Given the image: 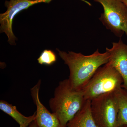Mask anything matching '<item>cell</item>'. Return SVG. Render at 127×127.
<instances>
[{
  "label": "cell",
  "mask_w": 127,
  "mask_h": 127,
  "mask_svg": "<svg viewBox=\"0 0 127 127\" xmlns=\"http://www.w3.org/2000/svg\"><path fill=\"white\" fill-rule=\"evenodd\" d=\"M102 5L103 13L99 20L118 37L127 36V7L121 0H94Z\"/></svg>",
  "instance_id": "277c9868"
},
{
  "label": "cell",
  "mask_w": 127,
  "mask_h": 127,
  "mask_svg": "<svg viewBox=\"0 0 127 127\" xmlns=\"http://www.w3.org/2000/svg\"><path fill=\"white\" fill-rule=\"evenodd\" d=\"M36 118V116L33 117V118H32V119H30L29 121H28V122H27L25 124H23V125H20V127H28V126H29V125H30V124L32 122H33V121L35 120Z\"/></svg>",
  "instance_id": "4fadbf2b"
},
{
  "label": "cell",
  "mask_w": 127,
  "mask_h": 127,
  "mask_svg": "<svg viewBox=\"0 0 127 127\" xmlns=\"http://www.w3.org/2000/svg\"><path fill=\"white\" fill-rule=\"evenodd\" d=\"M121 0L127 6V0Z\"/></svg>",
  "instance_id": "9a60e30c"
},
{
  "label": "cell",
  "mask_w": 127,
  "mask_h": 127,
  "mask_svg": "<svg viewBox=\"0 0 127 127\" xmlns=\"http://www.w3.org/2000/svg\"><path fill=\"white\" fill-rule=\"evenodd\" d=\"M116 94L119 107L118 127L127 125V91L121 88L116 91Z\"/></svg>",
  "instance_id": "30bf717a"
},
{
  "label": "cell",
  "mask_w": 127,
  "mask_h": 127,
  "mask_svg": "<svg viewBox=\"0 0 127 127\" xmlns=\"http://www.w3.org/2000/svg\"><path fill=\"white\" fill-rule=\"evenodd\" d=\"M109 53V62L119 73L123 80L122 88L127 91V44L121 39L112 43L111 48H106Z\"/></svg>",
  "instance_id": "ba28073f"
},
{
  "label": "cell",
  "mask_w": 127,
  "mask_h": 127,
  "mask_svg": "<svg viewBox=\"0 0 127 127\" xmlns=\"http://www.w3.org/2000/svg\"><path fill=\"white\" fill-rule=\"evenodd\" d=\"M0 109L11 117L20 126L25 124L34 117L36 114L35 112L32 116L26 117L17 110L16 106L9 104V103L2 100L0 101Z\"/></svg>",
  "instance_id": "8fae6325"
},
{
  "label": "cell",
  "mask_w": 127,
  "mask_h": 127,
  "mask_svg": "<svg viewBox=\"0 0 127 127\" xmlns=\"http://www.w3.org/2000/svg\"><path fill=\"white\" fill-rule=\"evenodd\" d=\"M116 91L91 100L92 115L98 127H118L119 107Z\"/></svg>",
  "instance_id": "5b68a950"
},
{
  "label": "cell",
  "mask_w": 127,
  "mask_h": 127,
  "mask_svg": "<svg viewBox=\"0 0 127 127\" xmlns=\"http://www.w3.org/2000/svg\"><path fill=\"white\" fill-rule=\"evenodd\" d=\"M57 50L69 68L68 79L71 88L74 91H82L97 69L109 62V54L107 50L101 53L97 49L92 55L86 56L81 53L69 51L67 53Z\"/></svg>",
  "instance_id": "6da1fadb"
},
{
  "label": "cell",
  "mask_w": 127,
  "mask_h": 127,
  "mask_svg": "<svg viewBox=\"0 0 127 127\" xmlns=\"http://www.w3.org/2000/svg\"><path fill=\"white\" fill-rule=\"evenodd\" d=\"M37 60L41 65H51L56 62L57 56L52 50H45L41 53Z\"/></svg>",
  "instance_id": "7c38bea8"
},
{
  "label": "cell",
  "mask_w": 127,
  "mask_h": 127,
  "mask_svg": "<svg viewBox=\"0 0 127 127\" xmlns=\"http://www.w3.org/2000/svg\"><path fill=\"white\" fill-rule=\"evenodd\" d=\"M123 78L109 62L100 67L82 89L86 100H92L103 94L122 88Z\"/></svg>",
  "instance_id": "3957f363"
},
{
  "label": "cell",
  "mask_w": 127,
  "mask_h": 127,
  "mask_svg": "<svg viewBox=\"0 0 127 127\" xmlns=\"http://www.w3.org/2000/svg\"><path fill=\"white\" fill-rule=\"evenodd\" d=\"M52 0H10L6 1L5 5L7 10L0 14V32H5L8 37V42L11 45H15L17 38L12 31L14 17L19 12L35 4L49 3Z\"/></svg>",
  "instance_id": "8992f818"
},
{
  "label": "cell",
  "mask_w": 127,
  "mask_h": 127,
  "mask_svg": "<svg viewBox=\"0 0 127 127\" xmlns=\"http://www.w3.org/2000/svg\"><path fill=\"white\" fill-rule=\"evenodd\" d=\"M41 81L39 79L36 84L31 89V94L36 107L35 119L39 127H63L56 114L50 112L41 102L39 91Z\"/></svg>",
  "instance_id": "52a82bcc"
},
{
  "label": "cell",
  "mask_w": 127,
  "mask_h": 127,
  "mask_svg": "<svg viewBox=\"0 0 127 127\" xmlns=\"http://www.w3.org/2000/svg\"><path fill=\"white\" fill-rule=\"evenodd\" d=\"M127 127V125H123L122 126H120V127Z\"/></svg>",
  "instance_id": "2e32d148"
},
{
  "label": "cell",
  "mask_w": 127,
  "mask_h": 127,
  "mask_svg": "<svg viewBox=\"0 0 127 127\" xmlns=\"http://www.w3.org/2000/svg\"><path fill=\"white\" fill-rule=\"evenodd\" d=\"M86 100L82 91L72 90L68 79H65L60 82L55 89L54 97L49 100V105L62 127H66Z\"/></svg>",
  "instance_id": "7a4b0ae2"
},
{
  "label": "cell",
  "mask_w": 127,
  "mask_h": 127,
  "mask_svg": "<svg viewBox=\"0 0 127 127\" xmlns=\"http://www.w3.org/2000/svg\"><path fill=\"white\" fill-rule=\"evenodd\" d=\"M28 127H39L37 126V124L35 120H34L33 122H32Z\"/></svg>",
  "instance_id": "5bb4252c"
},
{
  "label": "cell",
  "mask_w": 127,
  "mask_h": 127,
  "mask_svg": "<svg viewBox=\"0 0 127 127\" xmlns=\"http://www.w3.org/2000/svg\"><path fill=\"white\" fill-rule=\"evenodd\" d=\"M66 127H98L91 110V100H86L83 106L67 124Z\"/></svg>",
  "instance_id": "9c48e42d"
}]
</instances>
